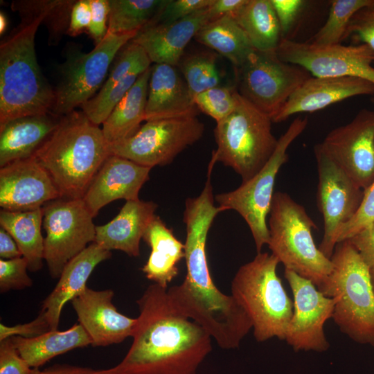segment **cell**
Returning a JSON list of instances; mask_svg holds the SVG:
<instances>
[{
  "label": "cell",
  "instance_id": "6da1fadb",
  "mask_svg": "<svg viewBox=\"0 0 374 374\" xmlns=\"http://www.w3.org/2000/svg\"><path fill=\"white\" fill-rule=\"evenodd\" d=\"M132 344L114 374H197L212 350L211 335L172 303L168 289L150 285L136 301Z\"/></svg>",
  "mask_w": 374,
  "mask_h": 374
},
{
  "label": "cell",
  "instance_id": "7a4b0ae2",
  "mask_svg": "<svg viewBox=\"0 0 374 374\" xmlns=\"http://www.w3.org/2000/svg\"><path fill=\"white\" fill-rule=\"evenodd\" d=\"M215 211L194 204L184 211L186 274L182 283L168 288L169 297L186 317L201 326L223 349H235L252 329L251 321L231 295L220 291L211 278L206 251Z\"/></svg>",
  "mask_w": 374,
  "mask_h": 374
},
{
  "label": "cell",
  "instance_id": "3957f363",
  "mask_svg": "<svg viewBox=\"0 0 374 374\" xmlns=\"http://www.w3.org/2000/svg\"><path fill=\"white\" fill-rule=\"evenodd\" d=\"M56 3L46 0L12 3L21 21L0 45V126L19 117L51 113L55 90L38 64L35 37Z\"/></svg>",
  "mask_w": 374,
  "mask_h": 374
},
{
  "label": "cell",
  "instance_id": "277c9868",
  "mask_svg": "<svg viewBox=\"0 0 374 374\" xmlns=\"http://www.w3.org/2000/svg\"><path fill=\"white\" fill-rule=\"evenodd\" d=\"M109 155L102 129L82 111L73 110L61 116L54 132L33 157L48 172L60 197L82 199Z\"/></svg>",
  "mask_w": 374,
  "mask_h": 374
},
{
  "label": "cell",
  "instance_id": "5b68a950",
  "mask_svg": "<svg viewBox=\"0 0 374 374\" xmlns=\"http://www.w3.org/2000/svg\"><path fill=\"white\" fill-rule=\"evenodd\" d=\"M278 260L259 252L241 265L231 284V295L249 317L258 342L285 340L293 312V301L277 274Z\"/></svg>",
  "mask_w": 374,
  "mask_h": 374
},
{
  "label": "cell",
  "instance_id": "8992f818",
  "mask_svg": "<svg viewBox=\"0 0 374 374\" xmlns=\"http://www.w3.org/2000/svg\"><path fill=\"white\" fill-rule=\"evenodd\" d=\"M332 271L320 291L335 300L332 315L341 332L374 347V291L370 267L348 240L337 244Z\"/></svg>",
  "mask_w": 374,
  "mask_h": 374
},
{
  "label": "cell",
  "instance_id": "52a82bcc",
  "mask_svg": "<svg viewBox=\"0 0 374 374\" xmlns=\"http://www.w3.org/2000/svg\"><path fill=\"white\" fill-rule=\"evenodd\" d=\"M267 222L268 247L284 267L311 280L320 290L333 268L331 259L315 244L316 224L305 208L287 193H274Z\"/></svg>",
  "mask_w": 374,
  "mask_h": 374
},
{
  "label": "cell",
  "instance_id": "ba28073f",
  "mask_svg": "<svg viewBox=\"0 0 374 374\" xmlns=\"http://www.w3.org/2000/svg\"><path fill=\"white\" fill-rule=\"evenodd\" d=\"M271 118L238 92L237 105L227 117L216 123L217 148L208 169L216 162L231 168L245 182L258 174L274 154L278 139L272 133Z\"/></svg>",
  "mask_w": 374,
  "mask_h": 374
},
{
  "label": "cell",
  "instance_id": "9c48e42d",
  "mask_svg": "<svg viewBox=\"0 0 374 374\" xmlns=\"http://www.w3.org/2000/svg\"><path fill=\"white\" fill-rule=\"evenodd\" d=\"M308 124L306 117H297L278 139L277 148L264 168L236 189L217 194L215 201L224 211L233 210L244 220L251 233L257 253L269 242L267 217L274 194L275 180L288 161L287 150Z\"/></svg>",
  "mask_w": 374,
  "mask_h": 374
},
{
  "label": "cell",
  "instance_id": "30bf717a",
  "mask_svg": "<svg viewBox=\"0 0 374 374\" xmlns=\"http://www.w3.org/2000/svg\"><path fill=\"white\" fill-rule=\"evenodd\" d=\"M136 34L107 33L90 52L69 53L62 65L59 82L54 89L55 102L51 114L63 116L91 99L104 84L118 51Z\"/></svg>",
  "mask_w": 374,
  "mask_h": 374
},
{
  "label": "cell",
  "instance_id": "8fae6325",
  "mask_svg": "<svg viewBox=\"0 0 374 374\" xmlns=\"http://www.w3.org/2000/svg\"><path fill=\"white\" fill-rule=\"evenodd\" d=\"M235 71L239 94L271 121L293 93L312 77L303 67L280 60L276 51L254 50Z\"/></svg>",
  "mask_w": 374,
  "mask_h": 374
},
{
  "label": "cell",
  "instance_id": "7c38bea8",
  "mask_svg": "<svg viewBox=\"0 0 374 374\" xmlns=\"http://www.w3.org/2000/svg\"><path fill=\"white\" fill-rule=\"evenodd\" d=\"M204 132L197 116L148 121L130 137L109 145L110 155L150 168L166 166Z\"/></svg>",
  "mask_w": 374,
  "mask_h": 374
},
{
  "label": "cell",
  "instance_id": "4fadbf2b",
  "mask_svg": "<svg viewBox=\"0 0 374 374\" xmlns=\"http://www.w3.org/2000/svg\"><path fill=\"white\" fill-rule=\"evenodd\" d=\"M44 260L53 278L67 263L94 242L96 225L82 199L58 197L42 207Z\"/></svg>",
  "mask_w": 374,
  "mask_h": 374
},
{
  "label": "cell",
  "instance_id": "5bb4252c",
  "mask_svg": "<svg viewBox=\"0 0 374 374\" xmlns=\"http://www.w3.org/2000/svg\"><path fill=\"white\" fill-rule=\"evenodd\" d=\"M314 152L319 177L317 205L323 218V235L319 248L330 259L337 235L357 211L364 190L323 150L319 143L314 146Z\"/></svg>",
  "mask_w": 374,
  "mask_h": 374
},
{
  "label": "cell",
  "instance_id": "9a60e30c",
  "mask_svg": "<svg viewBox=\"0 0 374 374\" xmlns=\"http://www.w3.org/2000/svg\"><path fill=\"white\" fill-rule=\"evenodd\" d=\"M276 52L280 60L303 67L313 77L350 76L374 84V52L364 44L318 46L281 38Z\"/></svg>",
  "mask_w": 374,
  "mask_h": 374
},
{
  "label": "cell",
  "instance_id": "2e32d148",
  "mask_svg": "<svg viewBox=\"0 0 374 374\" xmlns=\"http://www.w3.org/2000/svg\"><path fill=\"white\" fill-rule=\"evenodd\" d=\"M284 276L293 294V312L285 341L296 351H326L330 344L324 332L332 318L335 300L322 293L310 280L285 269Z\"/></svg>",
  "mask_w": 374,
  "mask_h": 374
},
{
  "label": "cell",
  "instance_id": "e0dca14e",
  "mask_svg": "<svg viewBox=\"0 0 374 374\" xmlns=\"http://www.w3.org/2000/svg\"><path fill=\"white\" fill-rule=\"evenodd\" d=\"M319 144L359 188L365 190L374 181V110H360Z\"/></svg>",
  "mask_w": 374,
  "mask_h": 374
},
{
  "label": "cell",
  "instance_id": "ac0fdd59",
  "mask_svg": "<svg viewBox=\"0 0 374 374\" xmlns=\"http://www.w3.org/2000/svg\"><path fill=\"white\" fill-rule=\"evenodd\" d=\"M58 197L60 193L49 175L33 157L0 168L1 209L35 210Z\"/></svg>",
  "mask_w": 374,
  "mask_h": 374
},
{
  "label": "cell",
  "instance_id": "d6986e66",
  "mask_svg": "<svg viewBox=\"0 0 374 374\" xmlns=\"http://www.w3.org/2000/svg\"><path fill=\"white\" fill-rule=\"evenodd\" d=\"M110 289L94 290L87 287L71 301L80 324L89 335L93 346H107L132 337L136 318L119 312L112 303Z\"/></svg>",
  "mask_w": 374,
  "mask_h": 374
},
{
  "label": "cell",
  "instance_id": "ffe728a7",
  "mask_svg": "<svg viewBox=\"0 0 374 374\" xmlns=\"http://www.w3.org/2000/svg\"><path fill=\"white\" fill-rule=\"evenodd\" d=\"M151 169L125 158L109 155L82 197L92 216L114 200L138 199L141 188L149 179Z\"/></svg>",
  "mask_w": 374,
  "mask_h": 374
},
{
  "label": "cell",
  "instance_id": "44dd1931",
  "mask_svg": "<svg viewBox=\"0 0 374 374\" xmlns=\"http://www.w3.org/2000/svg\"><path fill=\"white\" fill-rule=\"evenodd\" d=\"M362 95L374 96V84L350 76L310 77L290 96L272 122L279 123L291 116L312 113L349 98Z\"/></svg>",
  "mask_w": 374,
  "mask_h": 374
},
{
  "label": "cell",
  "instance_id": "7402d4cb",
  "mask_svg": "<svg viewBox=\"0 0 374 374\" xmlns=\"http://www.w3.org/2000/svg\"><path fill=\"white\" fill-rule=\"evenodd\" d=\"M208 7L172 23L150 24L139 31L131 41L143 48L152 63L178 66L192 38L215 19Z\"/></svg>",
  "mask_w": 374,
  "mask_h": 374
},
{
  "label": "cell",
  "instance_id": "603a6c76",
  "mask_svg": "<svg viewBox=\"0 0 374 374\" xmlns=\"http://www.w3.org/2000/svg\"><path fill=\"white\" fill-rule=\"evenodd\" d=\"M199 112L175 66L154 64L149 80L145 121L197 116Z\"/></svg>",
  "mask_w": 374,
  "mask_h": 374
},
{
  "label": "cell",
  "instance_id": "cb8c5ba5",
  "mask_svg": "<svg viewBox=\"0 0 374 374\" xmlns=\"http://www.w3.org/2000/svg\"><path fill=\"white\" fill-rule=\"evenodd\" d=\"M157 206L151 201H126L114 219L96 226L94 242L107 251L120 250L130 256H139L141 240L155 217Z\"/></svg>",
  "mask_w": 374,
  "mask_h": 374
},
{
  "label": "cell",
  "instance_id": "d4e9b609",
  "mask_svg": "<svg viewBox=\"0 0 374 374\" xmlns=\"http://www.w3.org/2000/svg\"><path fill=\"white\" fill-rule=\"evenodd\" d=\"M111 256L110 251L93 242L67 263L55 287L42 305L41 311L44 313L51 330H58L65 304L87 287V281L95 267Z\"/></svg>",
  "mask_w": 374,
  "mask_h": 374
},
{
  "label": "cell",
  "instance_id": "484cf974",
  "mask_svg": "<svg viewBox=\"0 0 374 374\" xmlns=\"http://www.w3.org/2000/svg\"><path fill=\"white\" fill-rule=\"evenodd\" d=\"M60 118L51 113L30 115L0 126V167L33 157L54 132Z\"/></svg>",
  "mask_w": 374,
  "mask_h": 374
},
{
  "label": "cell",
  "instance_id": "4316f807",
  "mask_svg": "<svg viewBox=\"0 0 374 374\" xmlns=\"http://www.w3.org/2000/svg\"><path fill=\"white\" fill-rule=\"evenodd\" d=\"M143 239L151 251L142 271L153 283L168 289L179 273V262L185 257L184 244L157 215L149 224Z\"/></svg>",
  "mask_w": 374,
  "mask_h": 374
},
{
  "label": "cell",
  "instance_id": "83f0119b",
  "mask_svg": "<svg viewBox=\"0 0 374 374\" xmlns=\"http://www.w3.org/2000/svg\"><path fill=\"white\" fill-rule=\"evenodd\" d=\"M152 66L141 73L127 93L103 123L102 132L107 143L134 135L145 121V108Z\"/></svg>",
  "mask_w": 374,
  "mask_h": 374
},
{
  "label": "cell",
  "instance_id": "f1b7e54d",
  "mask_svg": "<svg viewBox=\"0 0 374 374\" xmlns=\"http://www.w3.org/2000/svg\"><path fill=\"white\" fill-rule=\"evenodd\" d=\"M11 338L21 356L32 368H39L57 355L91 344L89 335L80 323L66 330H50L35 337Z\"/></svg>",
  "mask_w": 374,
  "mask_h": 374
},
{
  "label": "cell",
  "instance_id": "f546056e",
  "mask_svg": "<svg viewBox=\"0 0 374 374\" xmlns=\"http://www.w3.org/2000/svg\"><path fill=\"white\" fill-rule=\"evenodd\" d=\"M42 208L25 211H0V225L16 242L28 262V270H40L44 260V238L42 235Z\"/></svg>",
  "mask_w": 374,
  "mask_h": 374
},
{
  "label": "cell",
  "instance_id": "4dcf8cb0",
  "mask_svg": "<svg viewBox=\"0 0 374 374\" xmlns=\"http://www.w3.org/2000/svg\"><path fill=\"white\" fill-rule=\"evenodd\" d=\"M231 15L256 51H276L282 37L271 0H247Z\"/></svg>",
  "mask_w": 374,
  "mask_h": 374
},
{
  "label": "cell",
  "instance_id": "1f68e13d",
  "mask_svg": "<svg viewBox=\"0 0 374 374\" xmlns=\"http://www.w3.org/2000/svg\"><path fill=\"white\" fill-rule=\"evenodd\" d=\"M194 38L225 57L235 69L240 66L255 50L231 14L210 21Z\"/></svg>",
  "mask_w": 374,
  "mask_h": 374
},
{
  "label": "cell",
  "instance_id": "d6a6232c",
  "mask_svg": "<svg viewBox=\"0 0 374 374\" xmlns=\"http://www.w3.org/2000/svg\"><path fill=\"white\" fill-rule=\"evenodd\" d=\"M168 0H109L107 33H138L153 23Z\"/></svg>",
  "mask_w": 374,
  "mask_h": 374
},
{
  "label": "cell",
  "instance_id": "836d02e7",
  "mask_svg": "<svg viewBox=\"0 0 374 374\" xmlns=\"http://www.w3.org/2000/svg\"><path fill=\"white\" fill-rule=\"evenodd\" d=\"M217 58V55L215 53L202 51L184 55L180 60L179 70L193 98L220 85Z\"/></svg>",
  "mask_w": 374,
  "mask_h": 374
},
{
  "label": "cell",
  "instance_id": "e575fe53",
  "mask_svg": "<svg viewBox=\"0 0 374 374\" xmlns=\"http://www.w3.org/2000/svg\"><path fill=\"white\" fill-rule=\"evenodd\" d=\"M371 0H333L328 18L322 27L310 39L309 43L318 46L341 44L344 39L348 25L355 14Z\"/></svg>",
  "mask_w": 374,
  "mask_h": 374
},
{
  "label": "cell",
  "instance_id": "d590c367",
  "mask_svg": "<svg viewBox=\"0 0 374 374\" xmlns=\"http://www.w3.org/2000/svg\"><path fill=\"white\" fill-rule=\"evenodd\" d=\"M152 62L138 44L127 42L114 59L108 77L100 91H106L130 75H140L149 69Z\"/></svg>",
  "mask_w": 374,
  "mask_h": 374
},
{
  "label": "cell",
  "instance_id": "8d00e7d4",
  "mask_svg": "<svg viewBox=\"0 0 374 374\" xmlns=\"http://www.w3.org/2000/svg\"><path fill=\"white\" fill-rule=\"evenodd\" d=\"M140 75H130L107 90L99 91L80 106L82 111L93 124H103Z\"/></svg>",
  "mask_w": 374,
  "mask_h": 374
},
{
  "label": "cell",
  "instance_id": "74e56055",
  "mask_svg": "<svg viewBox=\"0 0 374 374\" xmlns=\"http://www.w3.org/2000/svg\"><path fill=\"white\" fill-rule=\"evenodd\" d=\"M238 91L227 86H217L195 96L194 102L199 112L215 119L216 123L227 117L237 105Z\"/></svg>",
  "mask_w": 374,
  "mask_h": 374
},
{
  "label": "cell",
  "instance_id": "f35d334b",
  "mask_svg": "<svg viewBox=\"0 0 374 374\" xmlns=\"http://www.w3.org/2000/svg\"><path fill=\"white\" fill-rule=\"evenodd\" d=\"M28 262L24 257L0 260V292L30 287L33 280L27 273Z\"/></svg>",
  "mask_w": 374,
  "mask_h": 374
},
{
  "label": "cell",
  "instance_id": "ab89813d",
  "mask_svg": "<svg viewBox=\"0 0 374 374\" xmlns=\"http://www.w3.org/2000/svg\"><path fill=\"white\" fill-rule=\"evenodd\" d=\"M374 222V181L365 190L360 206L353 218L340 229L337 244L350 239Z\"/></svg>",
  "mask_w": 374,
  "mask_h": 374
},
{
  "label": "cell",
  "instance_id": "60d3db41",
  "mask_svg": "<svg viewBox=\"0 0 374 374\" xmlns=\"http://www.w3.org/2000/svg\"><path fill=\"white\" fill-rule=\"evenodd\" d=\"M348 37L367 45L374 52V0L353 17L344 39Z\"/></svg>",
  "mask_w": 374,
  "mask_h": 374
},
{
  "label": "cell",
  "instance_id": "b9f144b4",
  "mask_svg": "<svg viewBox=\"0 0 374 374\" xmlns=\"http://www.w3.org/2000/svg\"><path fill=\"white\" fill-rule=\"evenodd\" d=\"M213 0H168L155 21L172 23L210 6Z\"/></svg>",
  "mask_w": 374,
  "mask_h": 374
},
{
  "label": "cell",
  "instance_id": "7bdbcfd3",
  "mask_svg": "<svg viewBox=\"0 0 374 374\" xmlns=\"http://www.w3.org/2000/svg\"><path fill=\"white\" fill-rule=\"evenodd\" d=\"M277 17L282 38L291 31L306 8L305 0H271Z\"/></svg>",
  "mask_w": 374,
  "mask_h": 374
},
{
  "label": "cell",
  "instance_id": "ee69618b",
  "mask_svg": "<svg viewBox=\"0 0 374 374\" xmlns=\"http://www.w3.org/2000/svg\"><path fill=\"white\" fill-rule=\"evenodd\" d=\"M32 370L11 337L0 341V374H30Z\"/></svg>",
  "mask_w": 374,
  "mask_h": 374
},
{
  "label": "cell",
  "instance_id": "f6af8a7d",
  "mask_svg": "<svg viewBox=\"0 0 374 374\" xmlns=\"http://www.w3.org/2000/svg\"><path fill=\"white\" fill-rule=\"evenodd\" d=\"M51 330L46 316L40 311L38 316L33 321L15 326H6L0 323V341L15 336L31 338Z\"/></svg>",
  "mask_w": 374,
  "mask_h": 374
},
{
  "label": "cell",
  "instance_id": "bcb514c9",
  "mask_svg": "<svg viewBox=\"0 0 374 374\" xmlns=\"http://www.w3.org/2000/svg\"><path fill=\"white\" fill-rule=\"evenodd\" d=\"M90 6L91 17L87 32L97 45L102 42L107 33L109 0H90Z\"/></svg>",
  "mask_w": 374,
  "mask_h": 374
},
{
  "label": "cell",
  "instance_id": "7dc6e473",
  "mask_svg": "<svg viewBox=\"0 0 374 374\" xmlns=\"http://www.w3.org/2000/svg\"><path fill=\"white\" fill-rule=\"evenodd\" d=\"M347 240L355 248L369 267L374 265V222Z\"/></svg>",
  "mask_w": 374,
  "mask_h": 374
},
{
  "label": "cell",
  "instance_id": "c3c4849f",
  "mask_svg": "<svg viewBox=\"0 0 374 374\" xmlns=\"http://www.w3.org/2000/svg\"><path fill=\"white\" fill-rule=\"evenodd\" d=\"M91 17L90 0L75 1L71 12L66 33L75 37L88 31Z\"/></svg>",
  "mask_w": 374,
  "mask_h": 374
},
{
  "label": "cell",
  "instance_id": "681fc988",
  "mask_svg": "<svg viewBox=\"0 0 374 374\" xmlns=\"http://www.w3.org/2000/svg\"><path fill=\"white\" fill-rule=\"evenodd\" d=\"M40 374H114L111 369H93L71 364H55L41 371Z\"/></svg>",
  "mask_w": 374,
  "mask_h": 374
},
{
  "label": "cell",
  "instance_id": "f907efd6",
  "mask_svg": "<svg viewBox=\"0 0 374 374\" xmlns=\"http://www.w3.org/2000/svg\"><path fill=\"white\" fill-rule=\"evenodd\" d=\"M0 257L3 260L22 257L15 240L2 227L0 228Z\"/></svg>",
  "mask_w": 374,
  "mask_h": 374
},
{
  "label": "cell",
  "instance_id": "816d5d0a",
  "mask_svg": "<svg viewBox=\"0 0 374 374\" xmlns=\"http://www.w3.org/2000/svg\"><path fill=\"white\" fill-rule=\"evenodd\" d=\"M247 1V0H213L208 8L215 19L226 14H233L242 8Z\"/></svg>",
  "mask_w": 374,
  "mask_h": 374
},
{
  "label": "cell",
  "instance_id": "f5cc1de1",
  "mask_svg": "<svg viewBox=\"0 0 374 374\" xmlns=\"http://www.w3.org/2000/svg\"><path fill=\"white\" fill-rule=\"evenodd\" d=\"M7 19L5 15L1 12L0 14V33L3 34L7 27Z\"/></svg>",
  "mask_w": 374,
  "mask_h": 374
},
{
  "label": "cell",
  "instance_id": "db71d44e",
  "mask_svg": "<svg viewBox=\"0 0 374 374\" xmlns=\"http://www.w3.org/2000/svg\"><path fill=\"white\" fill-rule=\"evenodd\" d=\"M370 275H371V283H372V285H373V291H374V265L371 267H370Z\"/></svg>",
  "mask_w": 374,
  "mask_h": 374
},
{
  "label": "cell",
  "instance_id": "11a10c76",
  "mask_svg": "<svg viewBox=\"0 0 374 374\" xmlns=\"http://www.w3.org/2000/svg\"><path fill=\"white\" fill-rule=\"evenodd\" d=\"M41 371L39 368H33L30 374H40Z\"/></svg>",
  "mask_w": 374,
  "mask_h": 374
},
{
  "label": "cell",
  "instance_id": "9f6ffc18",
  "mask_svg": "<svg viewBox=\"0 0 374 374\" xmlns=\"http://www.w3.org/2000/svg\"><path fill=\"white\" fill-rule=\"evenodd\" d=\"M371 101L373 105V110H374V96L371 98Z\"/></svg>",
  "mask_w": 374,
  "mask_h": 374
}]
</instances>
